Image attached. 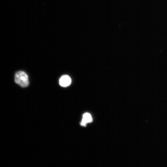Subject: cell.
<instances>
[{
	"label": "cell",
	"instance_id": "1",
	"mask_svg": "<svg viewBox=\"0 0 167 167\" xmlns=\"http://www.w3.org/2000/svg\"><path fill=\"white\" fill-rule=\"evenodd\" d=\"M15 81L16 84L23 87H27L29 84L28 75L23 71H19L16 73Z\"/></svg>",
	"mask_w": 167,
	"mask_h": 167
},
{
	"label": "cell",
	"instance_id": "2",
	"mask_svg": "<svg viewBox=\"0 0 167 167\" xmlns=\"http://www.w3.org/2000/svg\"><path fill=\"white\" fill-rule=\"evenodd\" d=\"M71 81V79L68 75H64L60 78L59 84L62 87H66L70 84Z\"/></svg>",
	"mask_w": 167,
	"mask_h": 167
},
{
	"label": "cell",
	"instance_id": "3",
	"mask_svg": "<svg viewBox=\"0 0 167 167\" xmlns=\"http://www.w3.org/2000/svg\"><path fill=\"white\" fill-rule=\"evenodd\" d=\"M92 121V118L90 114L88 113H85L83 115V118L81 123V125L85 126L87 123L91 122Z\"/></svg>",
	"mask_w": 167,
	"mask_h": 167
}]
</instances>
